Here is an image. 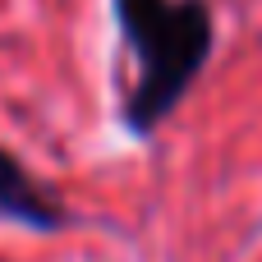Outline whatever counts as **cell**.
<instances>
[{
    "label": "cell",
    "mask_w": 262,
    "mask_h": 262,
    "mask_svg": "<svg viewBox=\"0 0 262 262\" xmlns=\"http://www.w3.org/2000/svg\"><path fill=\"white\" fill-rule=\"evenodd\" d=\"M120 32L138 60L124 97V124L152 134L212 60V9L203 0H111Z\"/></svg>",
    "instance_id": "1"
},
{
    "label": "cell",
    "mask_w": 262,
    "mask_h": 262,
    "mask_svg": "<svg viewBox=\"0 0 262 262\" xmlns=\"http://www.w3.org/2000/svg\"><path fill=\"white\" fill-rule=\"evenodd\" d=\"M0 221H18L28 230H60L64 207L0 147Z\"/></svg>",
    "instance_id": "2"
}]
</instances>
